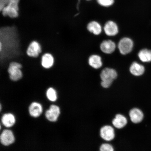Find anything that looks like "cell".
I'll use <instances>...</instances> for the list:
<instances>
[{
	"instance_id": "obj_13",
	"label": "cell",
	"mask_w": 151,
	"mask_h": 151,
	"mask_svg": "<svg viewBox=\"0 0 151 151\" xmlns=\"http://www.w3.org/2000/svg\"><path fill=\"white\" fill-rule=\"evenodd\" d=\"M129 70L132 75L139 76L145 73V69L144 66L137 62H134L130 67Z\"/></svg>"
},
{
	"instance_id": "obj_18",
	"label": "cell",
	"mask_w": 151,
	"mask_h": 151,
	"mask_svg": "<svg viewBox=\"0 0 151 151\" xmlns=\"http://www.w3.org/2000/svg\"><path fill=\"white\" fill-rule=\"evenodd\" d=\"M54 63V59L51 54H45L42 56L41 64L45 68L48 69L52 67Z\"/></svg>"
},
{
	"instance_id": "obj_6",
	"label": "cell",
	"mask_w": 151,
	"mask_h": 151,
	"mask_svg": "<svg viewBox=\"0 0 151 151\" xmlns=\"http://www.w3.org/2000/svg\"><path fill=\"white\" fill-rule=\"evenodd\" d=\"M100 135L104 140L107 141L112 140L115 137L114 128L110 126H104L101 128Z\"/></svg>"
},
{
	"instance_id": "obj_4",
	"label": "cell",
	"mask_w": 151,
	"mask_h": 151,
	"mask_svg": "<svg viewBox=\"0 0 151 151\" xmlns=\"http://www.w3.org/2000/svg\"><path fill=\"white\" fill-rule=\"evenodd\" d=\"M133 46V42L132 40L129 38L124 37L119 42L118 47L121 53L125 55L131 52Z\"/></svg>"
},
{
	"instance_id": "obj_15",
	"label": "cell",
	"mask_w": 151,
	"mask_h": 151,
	"mask_svg": "<svg viewBox=\"0 0 151 151\" xmlns=\"http://www.w3.org/2000/svg\"><path fill=\"white\" fill-rule=\"evenodd\" d=\"M1 122L6 127L9 128L14 125L16 122V119L14 115L11 113H6L2 117Z\"/></svg>"
},
{
	"instance_id": "obj_12",
	"label": "cell",
	"mask_w": 151,
	"mask_h": 151,
	"mask_svg": "<svg viewBox=\"0 0 151 151\" xmlns=\"http://www.w3.org/2000/svg\"><path fill=\"white\" fill-rule=\"evenodd\" d=\"M42 107L40 104L37 102L32 103L29 108V112L31 116L37 118L40 116L42 112Z\"/></svg>"
},
{
	"instance_id": "obj_7",
	"label": "cell",
	"mask_w": 151,
	"mask_h": 151,
	"mask_svg": "<svg viewBox=\"0 0 151 151\" xmlns=\"http://www.w3.org/2000/svg\"><path fill=\"white\" fill-rule=\"evenodd\" d=\"M1 144L5 146H9L14 142L15 138L14 133L10 130H4L1 135Z\"/></svg>"
},
{
	"instance_id": "obj_19",
	"label": "cell",
	"mask_w": 151,
	"mask_h": 151,
	"mask_svg": "<svg viewBox=\"0 0 151 151\" xmlns=\"http://www.w3.org/2000/svg\"><path fill=\"white\" fill-rule=\"evenodd\" d=\"M87 29L88 31L95 35H99L102 31L101 25L98 22L95 21L90 22L88 24Z\"/></svg>"
},
{
	"instance_id": "obj_5",
	"label": "cell",
	"mask_w": 151,
	"mask_h": 151,
	"mask_svg": "<svg viewBox=\"0 0 151 151\" xmlns=\"http://www.w3.org/2000/svg\"><path fill=\"white\" fill-rule=\"evenodd\" d=\"M131 121L135 124H139L143 122L145 118V114L141 109L134 108L130 111L129 113Z\"/></svg>"
},
{
	"instance_id": "obj_1",
	"label": "cell",
	"mask_w": 151,
	"mask_h": 151,
	"mask_svg": "<svg viewBox=\"0 0 151 151\" xmlns=\"http://www.w3.org/2000/svg\"><path fill=\"white\" fill-rule=\"evenodd\" d=\"M118 74L114 69L105 68L101 73V85L104 88H108L112 85L113 81L116 79Z\"/></svg>"
},
{
	"instance_id": "obj_8",
	"label": "cell",
	"mask_w": 151,
	"mask_h": 151,
	"mask_svg": "<svg viewBox=\"0 0 151 151\" xmlns=\"http://www.w3.org/2000/svg\"><path fill=\"white\" fill-rule=\"evenodd\" d=\"M60 114L59 107L56 105L51 106L50 108L46 112V116L47 119L51 122L57 120Z\"/></svg>"
},
{
	"instance_id": "obj_3",
	"label": "cell",
	"mask_w": 151,
	"mask_h": 151,
	"mask_svg": "<svg viewBox=\"0 0 151 151\" xmlns=\"http://www.w3.org/2000/svg\"><path fill=\"white\" fill-rule=\"evenodd\" d=\"M22 68V65L17 62H12L10 64L8 71L11 80L16 81L22 78V74L20 70Z\"/></svg>"
},
{
	"instance_id": "obj_14",
	"label": "cell",
	"mask_w": 151,
	"mask_h": 151,
	"mask_svg": "<svg viewBox=\"0 0 151 151\" xmlns=\"http://www.w3.org/2000/svg\"><path fill=\"white\" fill-rule=\"evenodd\" d=\"M127 120L125 116L122 114H117L112 121V124L114 127L118 129H121L127 124Z\"/></svg>"
},
{
	"instance_id": "obj_11",
	"label": "cell",
	"mask_w": 151,
	"mask_h": 151,
	"mask_svg": "<svg viewBox=\"0 0 151 151\" xmlns=\"http://www.w3.org/2000/svg\"><path fill=\"white\" fill-rule=\"evenodd\" d=\"M100 48L105 54H110L114 51L116 45L114 42L110 40H105L101 43Z\"/></svg>"
},
{
	"instance_id": "obj_23",
	"label": "cell",
	"mask_w": 151,
	"mask_h": 151,
	"mask_svg": "<svg viewBox=\"0 0 151 151\" xmlns=\"http://www.w3.org/2000/svg\"><path fill=\"white\" fill-rule=\"evenodd\" d=\"M10 0H1V9H3L5 7V5L8 4Z\"/></svg>"
},
{
	"instance_id": "obj_22",
	"label": "cell",
	"mask_w": 151,
	"mask_h": 151,
	"mask_svg": "<svg viewBox=\"0 0 151 151\" xmlns=\"http://www.w3.org/2000/svg\"><path fill=\"white\" fill-rule=\"evenodd\" d=\"M99 151H114L113 147L108 143H104L101 145Z\"/></svg>"
},
{
	"instance_id": "obj_21",
	"label": "cell",
	"mask_w": 151,
	"mask_h": 151,
	"mask_svg": "<svg viewBox=\"0 0 151 151\" xmlns=\"http://www.w3.org/2000/svg\"><path fill=\"white\" fill-rule=\"evenodd\" d=\"M97 1L100 5L105 7L110 6L114 2V0H97Z\"/></svg>"
},
{
	"instance_id": "obj_16",
	"label": "cell",
	"mask_w": 151,
	"mask_h": 151,
	"mask_svg": "<svg viewBox=\"0 0 151 151\" xmlns=\"http://www.w3.org/2000/svg\"><path fill=\"white\" fill-rule=\"evenodd\" d=\"M88 63L92 67L96 69L100 68L103 65L101 57L96 55H93L90 57Z\"/></svg>"
},
{
	"instance_id": "obj_9",
	"label": "cell",
	"mask_w": 151,
	"mask_h": 151,
	"mask_svg": "<svg viewBox=\"0 0 151 151\" xmlns=\"http://www.w3.org/2000/svg\"><path fill=\"white\" fill-rule=\"evenodd\" d=\"M40 45L36 41H33L28 46L27 50L28 56L33 58H37L41 52Z\"/></svg>"
},
{
	"instance_id": "obj_10",
	"label": "cell",
	"mask_w": 151,
	"mask_h": 151,
	"mask_svg": "<svg viewBox=\"0 0 151 151\" xmlns=\"http://www.w3.org/2000/svg\"><path fill=\"white\" fill-rule=\"evenodd\" d=\"M105 32L109 36H114L118 33V26L115 22L111 21L107 22L104 27Z\"/></svg>"
},
{
	"instance_id": "obj_17",
	"label": "cell",
	"mask_w": 151,
	"mask_h": 151,
	"mask_svg": "<svg viewBox=\"0 0 151 151\" xmlns=\"http://www.w3.org/2000/svg\"><path fill=\"white\" fill-rule=\"evenodd\" d=\"M139 60L145 63L151 62V50L143 49L139 51L138 54Z\"/></svg>"
},
{
	"instance_id": "obj_20",
	"label": "cell",
	"mask_w": 151,
	"mask_h": 151,
	"mask_svg": "<svg viewBox=\"0 0 151 151\" xmlns=\"http://www.w3.org/2000/svg\"><path fill=\"white\" fill-rule=\"evenodd\" d=\"M46 96L48 99L50 101H55L57 99V95L56 91L52 88L47 90Z\"/></svg>"
},
{
	"instance_id": "obj_2",
	"label": "cell",
	"mask_w": 151,
	"mask_h": 151,
	"mask_svg": "<svg viewBox=\"0 0 151 151\" xmlns=\"http://www.w3.org/2000/svg\"><path fill=\"white\" fill-rule=\"evenodd\" d=\"M19 0H10L8 4L4 8L3 14L11 18H16L18 16V3Z\"/></svg>"
}]
</instances>
